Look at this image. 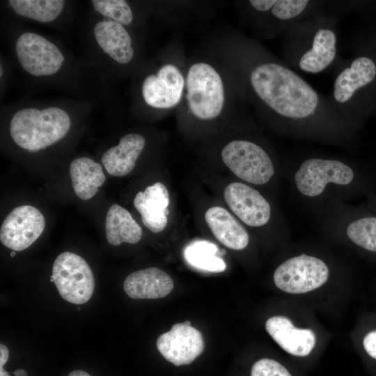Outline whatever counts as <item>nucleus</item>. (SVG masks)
<instances>
[{"instance_id": "1", "label": "nucleus", "mask_w": 376, "mask_h": 376, "mask_svg": "<svg viewBox=\"0 0 376 376\" xmlns=\"http://www.w3.org/2000/svg\"><path fill=\"white\" fill-rule=\"evenodd\" d=\"M246 72L258 104L288 133L338 139L347 125L324 97L285 62L258 56Z\"/></svg>"}, {"instance_id": "2", "label": "nucleus", "mask_w": 376, "mask_h": 376, "mask_svg": "<svg viewBox=\"0 0 376 376\" xmlns=\"http://www.w3.org/2000/svg\"><path fill=\"white\" fill-rule=\"evenodd\" d=\"M283 56L292 68L322 72L338 58V15L327 8L298 22L283 33Z\"/></svg>"}, {"instance_id": "3", "label": "nucleus", "mask_w": 376, "mask_h": 376, "mask_svg": "<svg viewBox=\"0 0 376 376\" xmlns=\"http://www.w3.org/2000/svg\"><path fill=\"white\" fill-rule=\"evenodd\" d=\"M338 58L332 91L329 101L348 124L358 119L363 91L376 80V63L371 58L359 56L344 60Z\"/></svg>"}, {"instance_id": "4", "label": "nucleus", "mask_w": 376, "mask_h": 376, "mask_svg": "<svg viewBox=\"0 0 376 376\" xmlns=\"http://www.w3.org/2000/svg\"><path fill=\"white\" fill-rule=\"evenodd\" d=\"M70 123L68 114L60 108L48 107L42 111L27 108L13 115L9 130L13 140L17 146L33 152L64 137Z\"/></svg>"}, {"instance_id": "5", "label": "nucleus", "mask_w": 376, "mask_h": 376, "mask_svg": "<svg viewBox=\"0 0 376 376\" xmlns=\"http://www.w3.org/2000/svg\"><path fill=\"white\" fill-rule=\"evenodd\" d=\"M187 100L191 113L201 120L217 118L222 111L225 92L222 79L210 64L199 62L187 74Z\"/></svg>"}, {"instance_id": "6", "label": "nucleus", "mask_w": 376, "mask_h": 376, "mask_svg": "<svg viewBox=\"0 0 376 376\" xmlns=\"http://www.w3.org/2000/svg\"><path fill=\"white\" fill-rule=\"evenodd\" d=\"M54 283L61 297L79 305L87 302L95 288V279L86 261L80 256L65 251L55 259L52 266Z\"/></svg>"}, {"instance_id": "7", "label": "nucleus", "mask_w": 376, "mask_h": 376, "mask_svg": "<svg viewBox=\"0 0 376 376\" xmlns=\"http://www.w3.org/2000/svg\"><path fill=\"white\" fill-rule=\"evenodd\" d=\"M226 166L240 179L254 185L267 182L274 174L272 161L257 143L247 140H234L221 150Z\"/></svg>"}, {"instance_id": "8", "label": "nucleus", "mask_w": 376, "mask_h": 376, "mask_svg": "<svg viewBox=\"0 0 376 376\" xmlns=\"http://www.w3.org/2000/svg\"><path fill=\"white\" fill-rule=\"evenodd\" d=\"M356 175L351 166L340 160L315 157L301 164L295 174V182L301 194L315 197L322 194L328 184L348 185Z\"/></svg>"}, {"instance_id": "9", "label": "nucleus", "mask_w": 376, "mask_h": 376, "mask_svg": "<svg viewBox=\"0 0 376 376\" xmlns=\"http://www.w3.org/2000/svg\"><path fill=\"white\" fill-rule=\"evenodd\" d=\"M329 268L321 259L302 254L288 259L274 273V282L280 290L302 294L322 286L329 278Z\"/></svg>"}, {"instance_id": "10", "label": "nucleus", "mask_w": 376, "mask_h": 376, "mask_svg": "<svg viewBox=\"0 0 376 376\" xmlns=\"http://www.w3.org/2000/svg\"><path fill=\"white\" fill-rule=\"evenodd\" d=\"M15 51L23 69L37 77L55 74L64 61L63 54L54 43L31 32L19 36Z\"/></svg>"}, {"instance_id": "11", "label": "nucleus", "mask_w": 376, "mask_h": 376, "mask_svg": "<svg viewBox=\"0 0 376 376\" xmlns=\"http://www.w3.org/2000/svg\"><path fill=\"white\" fill-rule=\"evenodd\" d=\"M45 219L36 207L24 205L15 207L4 219L0 229V241L13 251L30 246L42 233Z\"/></svg>"}, {"instance_id": "12", "label": "nucleus", "mask_w": 376, "mask_h": 376, "mask_svg": "<svg viewBox=\"0 0 376 376\" xmlns=\"http://www.w3.org/2000/svg\"><path fill=\"white\" fill-rule=\"evenodd\" d=\"M157 347L168 361L178 366L192 363L203 351L204 340L198 330L182 322L160 335Z\"/></svg>"}, {"instance_id": "13", "label": "nucleus", "mask_w": 376, "mask_h": 376, "mask_svg": "<svg viewBox=\"0 0 376 376\" xmlns=\"http://www.w3.org/2000/svg\"><path fill=\"white\" fill-rule=\"evenodd\" d=\"M185 80L179 68L173 64L162 65L157 74L147 76L142 84L146 103L157 109H169L181 100Z\"/></svg>"}, {"instance_id": "14", "label": "nucleus", "mask_w": 376, "mask_h": 376, "mask_svg": "<svg viewBox=\"0 0 376 376\" xmlns=\"http://www.w3.org/2000/svg\"><path fill=\"white\" fill-rule=\"evenodd\" d=\"M225 201L245 224L252 227L265 225L271 216V207L256 189L242 182L228 184L224 191Z\"/></svg>"}, {"instance_id": "15", "label": "nucleus", "mask_w": 376, "mask_h": 376, "mask_svg": "<svg viewBox=\"0 0 376 376\" xmlns=\"http://www.w3.org/2000/svg\"><path fill=\"white\" fill-rule=\"evenodd\" d=\"M169 204V191L159 182L147 187L144 191H139L134 199L143 224L153 233H159L166 226Z\"/></svg>"}, {"instance_id": "16", "label": "nucleus", "mask_w": 376, "mask_h": 376, "mask_svg": "<svg viewBox=\"0 0 376 376\" xmlns=\"http://www.w3.org/2000/svg\"><path fill=\"white\" fill-rule=\"evenodd\" d=\"M265 329L282 349L296 357L308 355L315 345V336L312 330L296 328L284 316L269 318Z\"/></svg>"}, {"instance_id": "17", "label": "nucleus", "mask_w": 376, "mask_h": 376, "mask_svg": "<svg viewBox=\"0 0 376 376\" xmlns=\"http://www.w3.org/2000/svg\"><path fill=\"white\" fill-rule=\"evenodd\" d=\"M123 288L132 299H159L167 296L173 288V281L164 271L149 267L130 274Z\"/></svg>"}, {"instance_id": "18", "label": "nucleus", "mask_w": 376, "mask_h": 376, "mask_svg": "<svg viewBox=\"0 0 376 376\" xmlns=\"http://www.w3.org/2000/svg\"><path fill=\"white\" fill-rule=\"evenodd\" d=\"M146 144L145 139L138 134L123 136L119 143L107 150L102 156V162L107 173L121 177L130 173Z\"/></svg>"}, {"instance_id": "19", "label": "nucleus", "mask_w": 376, "mask_h": 376, "mask_svg": "<svg viewBox=\"0 0 376 376\" xmlns=\"http://www.w3.org/2000/svg\"><path fill=\"white\" fill-rule=\"evenodd\" d=\"M93 33L98 45L117 63L125 64L132 59V39L123 25L113 20L101 21Z\"/></svg>"}, {"instance_id": "20", "label": "nucleus", "mask_w": 376, "mask_h": 376, "mask_svg": "<svg viewBox=\"0 0 376 376\" xmlns=\"http://www.w3.org/2000/svg\"><path fill=\"white\" fill-rule=\"evenodd\" d=\"M205 219L215 237L226 247L242 250L248 245V233L224 208L219 206L209 208Z\"/></svg>"}, {"instance_id": "21", "label": "nucleus", "mask_w": 376, "mask_h": 376, "mask_svg": "<svg viewBox=\"0 0 376 376\" xmlns=\"http://www.w3.org/2000/svg\"><path fill=\"white\" fill-rule=\"evenodd\" d=\"M70 175L75 194L82 200L93 198L106 179L101 165L88 157L73 159Z\"/></svg>"}, {"instance_id": "22", "label": "nucleus", "mask_w": 376, "mask_h": 376, "mask_svg": "<svg viewBox=\"0 0 376 376\" xmlns=\"http://www.w3.org/2000/svg\"><path fill=\"white\" fill-rule=\"evenodd\" d=\"M105 234L111 245L118 246L123 242L138 243L142 237L143 231L129 211L118 204H113L106 215Z\"/></svg>"}, {"instance_id": "23", "label": "nucleus", "mask_w": 376, "mask_h": 376, "mask_svg": "<svg viewBox=\"0 0 376 376\" xmlns=\"http://www.w3.org/2000/svg\"><path fill=\"white\" fill-rule=\"evenodd\" d=\"M219 255L221 254L217 245L207 240L192 242L184 250V257L190 265L210 272H221L226 269V263Z\"/></svg>"}, {"instance_id": "24", "label": "nucleus", "mask_w": 376, "mask_h": 376, "mask_svg": "<svg viewBox=\"0 0 376 376\" xmlns=\"http://www.w3.org/2000/svg\"><path fill=\"white\" fill-rule=\"evenodd\" d=\"M10 6L20 16L40 22H50L62 12V0H10Z\"/></svg>"}, {"instance_id": "25", "label": "nucleus", "mask_w": 376, "mask_h": 376, "mask_svg": "<svg viewBox=\"0 0 376 376\" xmlns=\"http://www.w3.org/2000/svg\"><path fill=\"white\" fill-rule=\"evenodd\" d=\"M349 240L357 246L376 253V214H361L347 226Z\"/></svg>"}, {"instance_id": "26", "label": "nucleus", "mask_w": 376, "mask_h": 376, "mask_svg": "<svg viewBox=\"0 0 376 376\" xmlns=\"http://www.w3.org/2000/svg\"><path fill=\"white\" fill-rule=\"evenodd\" d=\"M91 3L96 11L122 25H128L132 22V11L126 1L93 0Z\"/></svg>"}, {"instance_id": "27", "label": "nucleus", "mask_w": 376, "mask_h": 376, "mask_svg": "<svg viewBox=\"0 0 376 376\" xmlns=\"http://www.w3.org/2000/svg\"><path fill=\"white\" fill-rule=\"evenodd\" d=\"M251 376H292L280 363L271 359H261L252 366Z\"/></svg>"}, {"instance_id": "28", "label": "nucleus", "mask_w": 376, "mask_h": 376, "mask_svg": "<svg viewBox=\"0 0 376 376\" xmlns=\"http://www.w3.org/2000/svg\"><path fill=\"white\" fill-rule=\"evenodd\" d=\"M363 345L368 354L376 359V330L370 331L365 336Z\"/></svg>"}, {"instance_id": "29", "label": "nucleus", "mask_w": 376, "mask_h": 376, "mask_svg": "<svg viewBox=\"0 0 376 376\" xmlns=\"http://www.w3.org/2000/svg\"><path fill=\"white\" fill-rule=\"evenodd\" d=\"M9 351L8 347L3 345L0 344V367H3L8 359Z\"/></svg>"}, {"instance_id": "30", "label": "nucleus", "mask_w": 376, "mask_h": 376, "mask_svg": "<svg viewBox=\"0 0 376 376\" xmlns=\"http://www.w3.org/2000/svg\"><path fill=\"white\" fill-rule=\"evenodd\" d=\"M68 376H91V375L88 373L84 370H75L70 372Z\"/></svg>"}, {"instance_id": "31", "label": "nucleus", "mask_w": 376, "mask_h": 376, "mask_svg": "<svg viewBox=\"0 0 376 376\" xmlns=\"http://www.w3.org/2000/svg\"><path fill=\"white\" fill-rule=\"evenodd\" d=\"M15 376H27V373L23 369H17L14 372Z\"/></svg>"}, {"instance_id": "32", "label": "nucleus", "mask_w": 376, "mask_h": 376, "mask_svg": "<svg viewBox=\"0 0 376 376\" xmlns=\"http://www.w3.org/2000/svg\"><path fill=\"white\" fill-rule=\"evenodd\" d=\"M0 376H10L3 368L0 367Z\"/></svg>"}, {"instance_id": "33", "label": "nucleus", "mask_w": 376, "mask_h": 376, "mask_svg": "<svg viewBox=\"0 0 376 376\" xmlns=\"http://www.w3.org/2000/svg\"><path fill=\"white\" fill-rule=\"evenodd\" d=\"M370 198H372V203L374 204L376 208V196L371 195Z\"/></svg>"}, {"instance_id": "34", "label": "nucleus", "mask_w": 376, "mask_h": 376, "mask_svg": "<svg viewBox=\"0 0 376 376\" xmlns=\"http://www.w3.org/2000/svg\"><path fill=\"white\" fill-rule=\"evenodd\" d=\"M15 255V253L14 252V251L10 253V256L11 257H14Z\"/></svg>"}, {"instance_id": "35", "label": "nucleus", "mask_w": 376, "mask_h": 376, "mask_svg": "<svg viewBox=\"0 0 376 376\" xmlns=\"http://www.w3.org/2000/svg\"><path fill=\"white\" fill-rule=\"evenodd\" d=\"M50 281L54 282V279H53L52 276H50Z\"/></svg>"}, {"instance_id": "36", "label": "nucleus", "mask_w": 376, "mask_h": 376, "mask_svg": "<svg viewBox=\"0 0 376 376\" xmlns=\"http://www.w3.org/2000/svg\"><path fill=\"white\" fill-rule=\"evenodd\" d=\"M1 77L2 76V68H1Z\"/></svg>"}]
</instances>
